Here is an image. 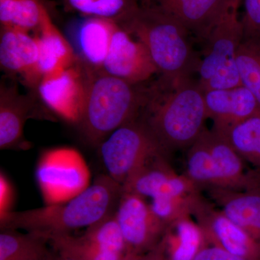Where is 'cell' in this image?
<instances>
[{"mask_svg": "<svg viewBox=\"0 0 260 260\" xmlns=\"http://www.w3.org/2000/svg\"><path fill=\"white\" fill-rule=\"evenodd\" d=\"M46 260H74L70 259V258L66 257V256H64L61 255V254H58L57 252H56L55 254H53V253H50L49 256H47V259Z\"/></svg>", "mask_w": 260, "mask_h": 260, "instance_id": "obj_34", "label": "cell"}, {"mask_svg": "<svg viewBox=\"0 0 260 260\" xmlns=\"http://www.w3.org/2000/svg\"><path fill=\"white\" fill-rule=\"evenodd\" d=\"M44 5L43 0H0L1 26L38 31Z\"/></svg>", "mask_w": 260, "mask_h": 260, "instance_id": "obj_26", "label": "cell"}, {"mask_svg": "<svg viewBox=\"0 0 260 260\" xmlns=\"http://www.w3.org/2000/svg\"><path fill=\"white\" fill-rule=\"evenodd\" d=\"M15 27L1 26L0 65L9 75H19L27 85L35 88L42 78L39 74V38Z\"/></svg>", "mask_w": 260, "mask_h": 260, "instance_id": "obj_14", "label": "cell"}, {"mask_svg": "<svg viewBox=\"0 0 260 260\" xmlns=\"http://www.w3.org/2000/svg\"><path fill=\"white\" fill-rule=\"evenodd\" d=\"M50 243L56 252L74 260H121L126 255L107 250L85 234H57L42 237Z\"/></svg>", "mask_w": 260, "mask_h": 260, "instance_id": "obj_24", "label": "cell"}, {"mask_svg": "<svg viewBox=\"0 0 260 260\" xmlns=\"http://www.w3.org/2000/svg\"><path fill=\"white\" fill-rule=\"evenodd\" d=\"M219 210L260 243V186L254 189H204Z\"/></svg>", "mask_w": 260, "mask_h": 260, "instance_id": "obj_19", "label": "cell"}, {"mask_svg": "<svg viewBox=\"0 0 260 260\" xmlns=\"http://www.w3.org/2000/svg\"><path fill=\"white\" fill-rule=\"evenodd\" d=\"M168 156L188 149L205 129L208 119L205 90L193 78H160L148 86V99L140 117Z\"/></svg>", "mask_w": 260, "mask_h": 260, "instance_id": "obj_1", "label": "cell"}, {"mask_svg": "<svg viewBox=\"0 0 260 260\" xmlns=\"http://www.w3.org/2000/svg\"><path fill=\"white\" fill-rule=\"evenodd\" d=\"M191 213L204 233L208 245L248 260H260V243L227 218L201 193L193 199Z\"/></svg>", "mask_w": 260, "mask_h": 260, "instance_id": "obj_9", "label": "cell"}, {"mask_svg": "<svg viewBox=\"0 0 260 260\" xmlns=\"http://www.w3.org/2000/svg\"><path fill=\"white\" fill-rule=\"evenodd\" d=\"M199 194L192 197H158L151 199L150 205L154 213L169 225L179 219L191 216L193 199Z\"/></svg>", "mask_w": 260, "mask_h": 260, "instance_id": "obj_29", "label": "cell"}, {"mask_svg": "<svg viewBox=\"0 0 260 260\" xmlns=\"http://www.w3.org/2000/svg\"><path fill=\"white\" fill-rule=\"evenodd\" d=\"M237 65L242 85L254 95L260 109V45L242 42L237 51Z\"/></svg>", "mask_w": 260, "mask_h": 260, "instance_id": "obj_27", "label": "cell"}, {"mask_svg": "<svg viewBox=\"0 0 260 260\" xmlns=\"http://www.w3.org/2000/svg\"><path fill=\"white\" fill-rule=\"evenodd\" d=\"M37 89L42 102L51 112L78 125L87 91L86 73L79 61L61 73L44 77Z\"/></svg>", "mask_w": 260, "mask_h": 260, "instance_id": "obj_11", "label": "cell"}, {"mask_svg": "<svg viewBox=\"0 0 260 260\" xmlns=\"http://www.w3.org/2000/svg\"><path fill=\"white\" fill-rule=\"evenodd\" d=\"M14 199V191L9 180L3 173L0 174V216L13 211L12 205Z\"/></svg>", "mask_w": 260, "mask_h": 260, "instance_id": "obj_31", "label": "cell"}, {"mask_svg": "<svg viewBox=\"0 0 260 260\" xmlns=\"http://www.w3.org/2000/svg\"><path fill=\"white\" fill-rule=\"evenodd\" d=\"M217 133L227 140L244 161L250 162L260 173V112Z\"/></svg>", "mask_w": 260, "mask_h": 260, "instance_id": "obj_22", "label": "cell"}, {"mask_svg": "<svg viewBox=\"0 0 260 260\" xmlns=\"http://www.w3.org/2000/svg\"><path fill=\"white\" fill-rule=\"evenodd\" d=\"M123 191L153 199L158 197H192L202 189L185 174L179 175L166 156L151 159L122 185Z\"/></svg>", "mask_w": 260, "mask_h": 260, "instance_id": "obj_12", "label": "cell"}, {"mask_svg": "<svg viewBox=\"0 0 260 260\" xmlns=\"http://www.w3.org/2000/svg\"><path fill=\"white\" fill-rule=\"evenodd\" d=\"M187 150L184 174L200 189L242 190L257 187V172H246L244 160L213 129L205 128Z\"/></svg>", "mask_w": 260, "mask_h": 260, "instance_id": "obj_5", "label": "cell"}, {"mask_svg": "<svg viewBox=\"0 0 260 260\" xmlns=\"http://www.w3.org/2000/svg\"><path fill=\"white\" fill-rule=\"evenodd\" d=\"M32 99L19 93L17 85L2 82L0 87V148L26 150L30 144L23 136L24 126L35 116Z\"/></svg>", "mask_w": 260, "mask_h": 260, "instance_id": "obj_17", "label": "cell"}, {"mask_svg": "<svg viewBox=\"0 0 260 260\" xmlns=\"http://www.w3.org/2000/svg\"><path fill=\"white\" fill-rule=\"evenodd\" d=\"M128 252L144 254L161 240L168 225L154 213L150 203L139 195L123 191L115 211Z\"/></svg>", "mask_w": 260, "mask_h": 260, "instance_id": "obj_10", "label": "cell"}, {"mask_svg": "<svg viewBox=\"0 0 260 260\" xmlns=\"http://www.w3.org/2000/svg\"><path fill=\"white\" fill-rule=\"evenodd\" d=\"M205 102L208 119L213 121L212 129L216 133L260 112L256 98L242 85L205 90Z\"/></svg>", "mask_w": 260, "mask_h": 260, "instance_id": "obj_16", "label": "cell"}, {"mask_svg": "<svg viewBox=\"0 0 260 260\" xmlns=\"http://www.w3.org/2000/svg\"><path fill=\"white\" fill-rule=\"evenodd\" d=\"M117 26L107 19L85 17L70 27L68 40L84 67L102 69Z\"/></svg>", "mask_w": 260, "mask_h": 260, "instance_id": "obj_15", "label": "cell"}, {"mask_svg": "<svg viewBox=\"0 0 260 260\" xmlns=\"http://www.w3.org/2000/svg\"><path fill=\"white\" fill-rule=\"evenodd\" d=\"M118 25L144 44L162 79H185L198 73L200 57L190 34L156 7L140 5Z\"/></svg>", "mask_w": 260, "mask_h": 260, "instance_id": "obj_4", "label": "cell"}, {"mask_svg": "<svg viewBox=\"0 0 260 260\" xmlns=\"http://www.w3.org/2000/svg\"><path fill=\"white\" fill-rule=\"evenodd\" d=\"M47 240L28 232L21 234L12 229H2L0 234V260H46L51 251Z\"/></svg>", "mask_w": 260, "mask_h": 260, "instance_id": "obj_23", "label": "cell"}, {"mask_svg": "<svg viewBox=\"0 0 260 260\" xmlns=\"http://www.w3.org/2000/svg\"><path fill=\"white\" fill-rule=\"evenodd\" d=\"M36 178L45 205L66 203L91 184L83 155L70 147L44 151L38 161Z\"/></svg>", "mask_w": 260, "mask_h": 260, "instance_id": "obj_8", "label": "cell"}, {"mask_svg": "<svg viewBox=\"0 0 260 260\" xmlns=\"http://www.w3.org/2000/svg\"><path fill=\"white\" fill-rule=\"evenodd\" d=\"M37 37L40 47L39 71L42 79L61 73L78 62L71 44L53 22L46 5L43 7Z\"/></svg>", "mask_w": 260, "mask_h": 260, "instance_id": "obj_20", "label": "cell"}, {"mask_svg": "<svg viewBox=\"0 0 260 260\" xmlns=\"http://www.w3.org/2000/svg\"><path fill=\"white\" fill-rule=\"evenodd\" d=\"M130 83L141 84L158 73L144 44L118 25L102 69Z\"/></svg>", "mask_w": 260, "mask_h": 260, "instance_id": "obj_13", "label": "cell"}, {"mask_svg": "<svg viewBox=\"0 0 260 260\" xmlns=\"http://www.w3.org/2000/svg\"><path fill=\"white\" fill-rule=\"evenodd\" d=\"M85 236L107 250L125 255L127 246L115 217V213L86 229Z\"/></svg>", "mask_w": 260, "mask_h": 260, "instance_id": "obj_28", "label": "cell"}, {"mask_svg": "<svg viewBox=\"0 0 260 260\" xmlns=\"http://www.w3.org/2000/svg\"><path fill=\"white\" fill-rule=\"evenodd\" d=\"M172 16L191 37L205 43L227 0H145Z\"/></svg>", "mask_w": 260, "mask_h": 260, "instance_id": "obj_18", "label": "cell"}, {"mask_svg": "<svg viewBox=\"0 0 260 260\" xmlns=\"http://www.w3.org/2000/svg\"><path fill=\"white\" fill-rule=\"evenodd\" d=\"M242 0H227L221 14L205 41L198 73L203 90L242 85L237 65L238 49L243 42L239 9Z\"/></svg>", "mask_w": 260, "mask_h": 260, "instance_id": "obj_6", "label": "cell"}, {"mask_svg": "<svg viewBox=\"0 0 260 260\" xmlns=\"http://www.w3.org/2000/svg\"><path fill=\"white\" fill-rule=\"evenodd\" d=\"M194 260H248L235 255L229 251L217 247L207 245L197 254Z\"/></svg>", "mask_w": 260, "mask_h": 260, "instance_id": "obj_32", "label": "cell"}, {"mask_svg": "<svg viewBox=\"0 0 260 260\" xmlns=\"http://www.w3.org/2000/svg\"><path fill=\"white\" fill-rule=\"evenodd\" d=\"M107 175L121 186L149 160L166 156L157 140L140 119L116 129L99 145Z\"/></svg>", "mask_w": 260, "mask_h": 260, "instance_id": "obj_7", "label": "cell"}, {"mask_svg": "<svg viewBox=\"0 0 260 260\" xmlns=\"http://www.w3.org/2000/svg\"><path fill=\"white\" fill-rule=\"evenodd\" d=\"M84 68L86 99L78 125L85 140L99 147L113 132L140 117L148 87L130 83L102 70Z\"/></svg>", "mask_w": 260, "mask_h": 260, "instance_id": "obj_3", "label": "cell"}, {"mask_svg": "<svg viewBox=\"0 0 260 260\" xmlns=\"http://www.w3.org/2000/svg\"><path fill=\"white\" fill-rule=\"evenodd\" d=\"M142 260H168L160 244L155 246L152 250L143 254Z\"/></svg>", "mask_w": 260, "mask_h": 260, "instance_id": "obj_33", "label": "cell"}, {"mask_svg": "<svg viewBox=\"0 0 260 260\" xmlns=\"http://www.w3.org/2000/svg\"><path fill=\"white\" fill-rule=\"evenodd\" d=\"M65 10L85 17L107 19L119 24L140 5L138 0H63Z\"/></svg>", "mask_w": 260, "mask_h": 260, "instance_id": "obj_25", "label": "cell"}, {"mask_svg": "<svg viewBox=\"0 0 260 260\" xmlns=\"http://www.w3.org/2000/svg\"><path fill=\"white\" fill-rule=\"evenodd\" d=\"M123 187L107 174L95 179L85 191L61 204L11 211L0 216L2 229H23L41 237L71 234L88 229L115 213Z\"/></svg>", "mask_w": 260, "mask_h": 260, "instance_id": "obj_2", "label": "cell"}, {"mask_svg": "<svg viewBox=\"0 0 260 260\" xmlns=\"http://www.w3.org/2000/svg\"><path fill=\"white\" fill-rule=\"evenodd\" d=\"M243 42L260 45V0H242Z\"/></svg>", "mask_w": 260, "mask_h": 260, "instance_id": "obj_30", "label": "cell"}, {"mask_svg": "<svg viewBox=\"0 0 260 260\" xmlns=\"http://www.w3.org/2000/svg\"><path fill=\"white\" fill-rule=\"evenodd\" d=\"M159 244L168 260H194L208 245L204 233L191 216L169 224Z\"/></svg>", "mask_w": 260, "mask_h": 260, "instance_id": "obj_21", "label": "cell"}]
</instances>
